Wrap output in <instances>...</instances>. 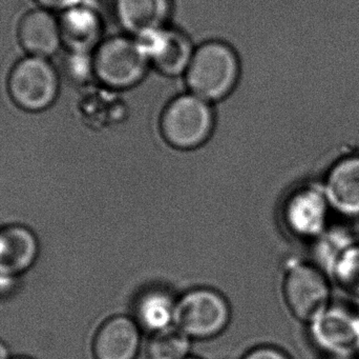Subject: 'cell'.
<instances>
[{
    "label": "cell",
    "mask_w": 359,
    "mask_h": 359,
    "mask_svg": "<svg viewBox=\"0 0 359 359\" xmlns=\"http://www.w3.org/2000/svg\"><path fill=\"white\" fill-rule=\"evenodd\" d=\"M172 0H115L114 12L122 29L130 36L166 27Z\"/></svg>",
    "instance_id": "5bb4252c"
},
{
    "label": "cell",
    "mask_w": 359,
    "mask_h": 359,
    "mask_svg": "<svg viewBox=\"0 0 359 359\" xmlns=\"http://www.w3.org/2000/svg\"><path fill=\"white\" fill-rule=\"evenodd\" d=\"M229 318L223 296L208 289H196L177 301L174 324L189 339H207L219 334Z\"/></svg>",
    "instance_id": "5b68a950"
},
{
    "label": "cell",
    "mask_w": 359,
    "mask_h": 359,
    "mask_svg": "<svg viewBox=\"0 0 359 359\" xmlns=\"http://www.w3.org/2000/svg\"><path fill=\"white\" fill-rule=\"evenodd\" d=\"M65 74L71 81L86 84L95 78L93 53L69 52L65 57Z\"/></svg>",
    "instance_id": "ffe728a7"
},
{
    "label": "cell",
    "mask_w": 359,
    "mask_h": 359,
    "mask_svg": "<svg viewBox=\"0 0 359 359\" xmlns=\"http://www.w3.org/2000/svg\"><path fill=\"white\" fill-rule=\"evenodd\" d=\"M95 78L111 90H126L142 81L149 59L130 35L102 40L93 53Z\"/></svg>",
    "instance_id": "277c9868"
},
{
    "label": "cell",
    "mask_w": 359,
    "mask_h": 359,
    "mask_svg": "<svg viewBox=\"0 0 359 359\" xmlns=\"http://www.w3.org/2000/svg\"><path fill=\"white\" fill-rule=\"evenodd\" d=\"M6 89L11 100L29 113L50 109L60 92V74L50 59L27 56L13 65Z\"/></svg>",
    "instance_id": "7a4b0ae2"
},
{
    "label": "cell",
    "mask_w": 359,
    "mask_h": 359,
    "mask_svg": "<svg viewBox=\"0 0 359 359\" xmlns=\"http://www.w3.org/2000/svg\"><path fill=\"white\" fill-rule=\"evenodd\" d=\"M243 359H290L284 352L272 347H259L251 350Z\"/></svg>",
    "instance_id": "7402d4cb"
},
{
    "label": "cell",
    "mask_w": 359,
    "mask_h": 359,
    "mask_svg": "<svg viewBox=\"0 0 359 359\" xmlns=\"http://www.w3.org/2000/svg\"><path fill=\"white\" fill-rule=\"evenodd\" d=\"M176 306L172 295L162 289L145 291L135 303V322L139 328L153 334L172 326Z\"/></svg>",
    "instance_id": "2e32d148"
},
{
    "label": "cell",
    "mask_w": 359,
    "mask_h": 359,
    "mask_svg": "<svg viewBox=\"0 0 359 359\" xmlns=\"http://www.w3.org/2000/svg\"><path fill=\"white\" fill-rule=\"evenodd\" d=\"M331 209L347 215H359V156L341 158L329 170L324 185Z\"/></svg>",
    "instance_id": "4fadbf2b"
},
{
    "label": "cell",
    "mask_w": 359,
    "mask_h": 359,
    "mask_svg": "<svg viewBox=\"0 0 359 359\" xmlns=\"http://www.w3.org/2000/svg\"><path fill=\"white\" fill-rule=\"evenodd\" d=\"M38 246L31 231L20 226L0 229V276L12 278L31 267Z\"/></svg>",
    "instance_id": "9a60e30c"
},
{
    "label": "cell",
    "mask_w": 359,
    "mask_h": 359,
    "mask_svg": "<svg viewBox=\"0 0 359 359\" xmlns=\"http://www.w3.org/2000/svg\"><path fill=\"white\" fill-rule=\"evenodd\" d=\"M190 350V339L176 326L153 333L147 353L149 359H184Z\"/></svg>",
    "instance_id": "e0dca14e"
},
{
    "label": "cell",
    "mask_w": 359,
    "mask_h": 359,
    "mask_svg": "<svg viewBox=\"0 0 359 359\" xmlns=\"http://www.w3.org/2000/svg\"><path fill=\"white\" fill-rule=\"evenodd\" d=\"M0 359H10L8 348L1 341H0Z\"/></svg>",
    "instance_id": "603a6c76"
},
{
    "label": "cell",
    "mask_w": 359,
    "mask_h": 359,
    "mask_svg": "<svg viewBox=\"0 0 359 359\" xmlns=\"http://www.w3.org/2000/svg\"><path fill=\"white\" fill-rule=\"evenodd\" d=\"M314 250L318 268L322 271L331 274L333 267L341 255L352 244H355L353 238L341 230H326L320 237L316 238Z\"/></svg>",
    "instance_id": "ac0fdd59"
},
{
    "label": "cell",
    "mask_w": 359,
    "mask_h": 359,
    "mask_svg": "<svg viewBox=\"0 0 359 359\" xmlns=\"http://www.w3.org/2000/svg\"><path fill=\"white\" fill-rule=\"evenodd\" d=\"M184 359H198V358H184Z\"/></svg>",
    "instance_id": "d4e9b609"
},
{
    "label": "cell",
    "mask_w": 359,
    "mask_h": 359,
    "mask_svg": "<svg viewBox=\"0 0 359 359\" xmlns=\"http://www.w3.org/2000/svg\"><path fill=\"white\" fill-rule=\"evenodd\" d=\"M331 209L323 185H306L291 194L284 207L287 227L299 237H320L327 230Z\"/></svg>",
    "instance_id": "9c48e42d"
},
{
    "label": "cell",
    "mask_w": 359,
    "mask_h": 359,
    "mask_svg": "<svg viewBox=\"0 0 359 359\" xmlns=\"http://www.w3.org/2000/svg\"><path fill=\"white\" fill-rule=\"evenodd\" d=\"M39 8L50 12H65L74 6L83 4V0H34Z\"/></svg>",
    "instance_id": "44dd1931"
},
{
    "label": "cell",
    "mask_w": 359,
    "mask_h": 359,
    "mask_svg": "<svg viewBox=\"0 0 359 359\" xmlns=\"http://www.w3.org/2000/svg\"><path fill=\"white\" fill-rule=\"evenodd\" d=\"M215 128L211 103L192 93L172 99L161 115L160 130L166 143L179 150L204 145Z\"/></svg>",
    "instance_id": "3957f363"
},
{
    "label": "cell",
    "mask_w": 359,
    "mask_h": 359,
    "mask_svg": "<svg viewBox=\"0 0 359 359\" xmlns=\"http://www.w3.org/2000/svg\"><path fill=\"white\" fill-rule=\"evenodd\" d=\"M140 328L132 318L115 316L103 322L93 343L95 359H136Z\"/></svg>",
    "instance_id": "7c38bea8"
},
{
    "label": "cell",
    "mask_w": 359,
    "mask_h": 359,
    "mask_svg": "<svg viewBox=\"0 0 359 359\" xmlns=\"http://www.w3.org/2000/svg\"><path fill=\"white\" fill-rule=\"evenodd\" d=\"M62 46L69 52L94 53L102 41L103 25L95 8L81 4L58 17Z\"/></svg>",
    "instance_id": "8fae6325"
},
{
    "label": "cell",
    "mask_w": 359,
    "mask_h": 359,
    "mask_svg": "<svg viewBox=\"0 0 359 359\" xmlns=\"http://www.w3.org/2000/svg\"><path fill=\"white\" fill-rule=\"evenodd\" d=\"M133 37L160 73L172 77L185 74L194 51L185 33L166 25Z\"/></svg>",
    "instance_id": "52a82bcc"
},
{
    "label": "cell",
    "mask_w": 359,
    "mask_h": 359,
    "mask_svg": "<svg viewBox=\"0 0 359 359\" xmlns=\"http://www.w3.org/2000/svg\"><path fill=\"white\" fill-rule=\"evenodd\" d=\"M284 294L293 315L308 324L330 307L328 278L313 265L299 263L290 268L285 278Z\"/></svg>",
    "instance_id": "8992f818"
},
{
    "label": "cell",
    "mask_w": 359,
    "mask_h": 359,
    "mask_svg": "<svg viewBox=\"0 0 359 359\" xmlns=\"http://www.w3.org/2000/svg\"><path fill=\"white\" fill-rule=\"evenodd\" d=\"M14 359H31V358H14Z\"/></svg>",
    "instance_id": "cb8c5ba5"
},
{
    "label": "cell",
    "mask_w": 359,
    "mask_h": 359,
    "mask_svg": "<svg viewBox=\"0 0 359 359\" xmlns=\"http://www.w3.org/2000/svg\"><path fill=\"white\" fill-rule=\"evenodd\" d=\"M240 73L236 51L225 42L209 40L194 48L184 77L190 93L211 103L234 90Z\"/></svg>",
    "instance_id": "6da1fadb"
},
{
    "label": "cell",
    "mask_w": 359,
    "mask_h": 359,
    "mask_svg": "<svg viewBox=\"0 0 359 359\" xmlns=\"http://www.w3.org/2000/svg\"><path fill=\"white\" fill-rule=\"evenodd\" d=\"M316 345L333 358H347L359 352V314L329 307L309 324Z\"/></svg>",
    "instance_id": "ba28073f"
},
{
    "label": "cell",
    "mask_w": 359,
    "mask_h": 359,
    "mask_svg": "<svg viewBox=\"0 0 359 359\" xmlns=\"http://www.w3.org/2000/svg\"><path fill=\"white\" fill-rule=\"evenodd\" d=\"M330 275L341 290L359 299V244H352L341 255Z\"/></svg>",
    "instance_id": "d6986e66"
},
{
    "label": "cell",
    "mask_w": 359,
    "mask_h": 359,
    "mask_svg": "<svg viewBox=\"0 0 359 359\" xmlns=\"http://www.w3.org/2000/svg\"><path fill=\"white\" fill-rule=\"evenodd\" d=\"M334 359H345V358H334Z\"/></svg>",
    "instance_id": "484cf974"
},
{
    "label": "cell",
    "mask_w": 359,
    "mask_h": 359,
    "mask_svg": "<svg viewBox=\"0 0 359 359\" xmlns=\"http://www.w3.org/2000/svg\"><path fill=\"white\" fill-rule=\"evenodd\" d=\"M17 37L29 56L50 59L62 46L58 17L46 8L27 12L19 21Z\"/></svg>",
    "instance_id": "30bf717a"
}]
</instances>
